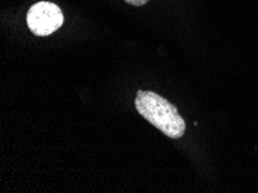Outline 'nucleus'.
Returning a JSON list of instances; mask_svg holds the SVG:
<instances>
[{"instance_id":"1","label":"nucleus","mask_w":258,"mask_h":193,"mask_svg":"<svg viewBox=\"0 0 258 193\" xmlns=\"http://www.w3.org/2000/svg\"><path fill=\"white\" fill-rule=\"evenodd\" d=\"M135 104L137 111L168 138L179 139L184 136L186 127L184 119L179 116L177 108L165 97L154 92L138 90Z\"/></svg>"},{"instance_id":"2","label":"nucleus","mask_w":258,"mask_h":193,"mask_svg":"<svg viewBox=\"0 0 258 193\" xmlns=\"http://www.w3.org/2000/svg\"><path fill=\"white\" fill-rule=\"evenodd\" d=\"M64 22V15L57 5L41 2L33 5L27 14V25L36 36H48L58 30Z\"/></svg>"},{"instance_id":"3","label":"nucleus","mask_w":258,"mask_h":193,"mask_svg":"<svg viewBox=\"0 0 258 193\" xmlns=\"http://www.w3.org/2000/svg\"><path fill=\"white\" fill-rule=\"evenodd\" d=\"M124 2L130 4V5H132V6L139 7V6L146 5V4L148 3V0H124Z\"/></svg>"}]
</instances>
